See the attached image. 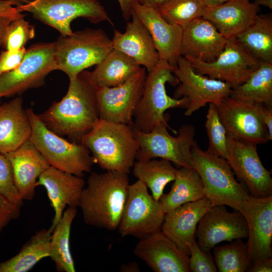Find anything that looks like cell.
I'll use <instances>...</instances> for the list:
<instances>
[{
	"instance_id": "cell-45",
	"label": "cell",
	"mask_w": 272,
	"mask_h": 272,
	"mask_svg": "<svg viewBox=\"0 0 272 272\" xmlns=\"http://www.w3.org/2000/svg\"><path fill=\"white\" fill-rule=\"evenodd\" d=\"M123 19L128 21L133 11V6L137 0H117Z\"/></svg>"
},
{
	"instance_id": "cell-21",
	"label": "cell",
	"mask_w": 272,
	"mask_h": 272,
	"mask_svg": "<svg viewBox=\"0 0 272 272\" xmlns=\"http://www.w3.org/2000/svg\"><path fill=\"white\" fill-rule=\"evenodd\" d=\"M37 186H43L47 192L54 215L51 227L59 221L66 206L77 208L85 186L83 177L50 166L39 177Z\"/></svg>"
},
{
	"instance_id": "cell-37",
	"label": "cell",
	"mask_w": 272,
	"mask_h": 272,
	"mask_svg": "<svg viewBox=\"0 0 272 272\" xmlns=\"http://www.w3.org/2000/svg\"><path fill=\"white\" fill-rule=\"evenodd\" d=\"M205 127L209 139L207 151L226 159L228 134L220 118L217 106L212 103L209 104Z\"/></svg>"
},
{
	"instance_id": "cell-18",
	"label": "cell",
	"mask_w": 272,
	"mask_h": 272,
	"mask_svg": "<svg viewBox=\"0 0 272 272\" xmlns=\"http://www.w3.org/2000/svg\"><path fill=\"white\" fill-rule=\"evenodd\" d=\"M133 253L154 271H189V255L161 230L140 239Z\"/></svg>"
},
{
	"instance_id": "cell-47",
	"label": "cell",
	"mask_w": 272,
	"mask_h": 272,
	"mask_svg": "<svg viewBox=\"0 0 272 272\" xmlns=\"http://www.w3.org/2000/svg\"><path fill=\"white\" fill-rule=\"evenodd\" d=\"M0 16V46H2L6 31L10 23L14 19L23 16Z\"/></svg>"
},
{
	"instance_id": "cell-28",
	"label": "cell",
	"mask_w": 272,
	"mask_h": 272,
	"mask_svg": "<svg viewBox=\"0 0 272 272\" xmlns=\"http://www.w3.org/2000/svg\"><path fill=\"white\" fill-rule=\"evenodd\" d=\"M141 67L125 54L113 49L93 71H87V74L97 88L113 87L124 83Z\"/></svg>"
},
{
	"instance_id": "cell-34",
	"label": "cell",
	"mask_w": 272,
	"mask_h": 272,
	"mask_svg": "<svg viewBox=\"0 0 272 272\" xmlns=\"http://www.w3.org/2000/svg\"><path fill=\"white\" fill-rule=\"evenodd\" d=\"M229 96L243 101L272 106V63L260 62L246 82L232 88Z\"/></svg>"
},
{
	"instance_id": "cell-23",
	"label": "cell",
	"mask_w": 272,
	"mask_h": 272,
	"mask_svg": "<svg viewBox=\"0 0 272 272\" xmlns=\"http://www.w3.org/2000/svg\"><path fill=\"white\" fill-rule=\"evenodd\" d=\"M131 18L123 33L114 29L111 38L113 48L125 54L150 72L159 62V54L149 31L133 11Z\"/></svg>"
},
{
	"instance_id": "cell-20",
	"label": "cell",
	"mask_w": 272,
	"mask_h": 272,
	"mask_svg": "<svg viewBox=\"0 0 272 272\" xmlns=\"http://www.w3.org/2000/svg\"><path fill=\"white\" fill-rule=\"evenodd\" d=\"M227 40L209 20L198 18L183 28L180 55L187 59L212 62L223 51Z\"/></svg>"
},
{
	"instance_id": "cell-29",
	"label": "cell",
	"mask_w": 272,
	"mask_h": 272,
	"mask_svg": "<svg viewBox=\"0 0 272 272\" xmlns=\"http://www.w3.org/2000/svg\"><path fill=\"white\" fill-rule=\"evenodd\" d=\"M205 197L202 180L194 169L180 167L177 169L170 191L163 194L159 201L167 213L177 207Z\"/></svg>"
},
{
	"instance_id": "cell-39",
	"label": "cell",
	"mask_w": 272,
	"mask_h": 272,
	"mask_svg": "<svg viewBox=\"0 0 272 272\" xmlns=\"http://www.w3.org/2000/svg\"><path fill=\"white\" fill-rule=\"evenodd\" d=\"M0 193L21 207L23 200L15 186L12 167L4 154L0 153Z\"/></svg>"
},
{
	"instance_id": "cell-7",
	"label": "cell",
	"mask_w": 272,
	"mask_h": 272,
	"mask_svg": "<svg viewBox=\"0 0 272 272\" xmlns=\"http://www.w3.org/2000/svg\"><path fill=\"white\" fill-rule=\"evenodd\" d=\"M19 12H28L34 18L53 27L61 35L73 33L71 24L78 18L98 24L111 21L104 7L98 0H10Z\"/></svg>"
},
{
	"instance_id": "cell-44",
	"label": "cell",
	"mask_w": 272,
	"mask_h": 272,
	"mask_svg": "<svg viewBox=\"0 0 272 272\" xmlns=\"http://www.w3.org/2000/svg\"><path fill=\"white\" fill-rule=\"evenodd\" d=\"M249 272L272 271V257H264L254 260L248 267Z\"/></svg>"
},
{
	"instance_id": "cell-2",
	"label": "cell",
	"mask_w": 272,
	"mask_h": 272,
	"mask_svg": "<svg viewBox=\"0 0 272 272\" xmlns=\"http://www.w3.org/2000/svg\"><path fill=\"white\" fill-rule=\"evenodd\" d=\"M128 174L116 171L92 172L80 197L84 223L114 231L118 229L126 201Z\"/></svg>"
},
{
	"instance_id": "cell-9",
	"label": "cell",
	"mask_w": 272,
	"mask_h": 272,
	"mask_svg": "<svg viewBox=\"0 0 272 272\" xmlns=\"http://www.w3.org/2000/svg\"><path fill=\"white\" fill-rule=\"evenodd\" d=\"M139 149L136 161L160 158L173 162L180 167H192L191 148L195 142L194 127L183 124L176 132L169 125L159 124L151 131L144 132L133 126Z\"/></svg>"
},
{
	"instance_id": "cell-6",
	"label": "cell",
	"mask_w": 272,
	"mask_h": 272,
	"mask_svg": "<svg viewBox=\"0 0 272 272\" xmlns=\"http://www.w3.org/2000/svg\"><path fill=\"white\" fill-rule=\"evenodd\" d=\"M53 43L57 70L70 80L99 64L113 49L111 38L100 28H86L69 35H60Z\"/></svg>"
},
{
	"instance_id": "cell-4",
	"label": "cell",
	"mask_w": 272,
	"mask_h": 272,
	"mask_svg": "<svg viewBox=\"0 0 272 272\" xmlns=\"http://www.w3.org/2000/svg\"><path fill=\"white\" fill-rule=\"evenodd\" d=\"M192 167L200 177L205 196L214 206H227L241 212L250 197L245 185L234 177L226 159L203 151L194 143L191 148Z\"/></svg>"
},
{
	"instance_id": "cell-26",
	"label": "cell",
	"mask_w": 272,
	"mask_h": 272,
	"mask_svg": "<svg viewBox=\"0 0 272 272\" xmlns=\"http://www.w3.org/2000/svg\"><path fill=\"white\" fill-rule=\"evenodd\" d=\"M260 8L249 0H232L206 7L202 17L209 20L226 39L235 38L255 21Z\"/></svg>"
},
{
	"instance_id": "cell-38",
	"label": "cell",
	"mask_w": 272,
	"mask_h": 272,
	"mask_svg": "<svg viewBox=\"0 0 272 272\" xmlns=\"http://www.w3.org/2000/svg\"><path fill=\"white\" fill-rule=\"evenodd\" d=\"M25 15L13 20L9 25L2 46L5 50L15 51L24 47L35 35V28L24 19Z\"/></svg>"
},
{
	"instance_id": "cell-14",
	"label": "cell",
	"mask_w": 272,
	"mask_h": 272,
	"mask_svg": "<svg viewBox=\"0 0 272 272\" xmlns=\"http://www.w3.org/2000/svg\"><path fill=\"white\" fill-rule=\"evenodd\" d=\"M187 60L198 73L224 82L232 88L246 82L260 62L249 54L235 38L228 39L223 51L212 62L193 59Z\"/></svg>"
},
{
	"instance_id": "cell-43",
	"label": "cell",
	"mask_w": 272,
	"mask_h": 272,
	"mask_svg": "<svg viewBox=\"0 0 272 272\" xmlns=\"http://www.w3.org/2000/svg\"><path fill=\"white\" fill-rule=\"evenodd\" d=\"M254 104L259 117L266 127L269 137L272 140V106L263 103Z\"/></svg>"
},
{
	"instance_id": "cell-17",
	"label": "cell",
	"mask_w": 272,
	"mask_h": 272,
	"mask_svg": "<svg viewBox=\"0 0 272 272\" xmlns=\"http://www.w3.org/2000/svg\"><path fill=\"white\" fill-rule=\"evenodd\" d=\"M195 236L202 251H210L217 244L248 238L245 217L239 211L229 212L224 205L212 206L197 226Z\"/></svg>"
},
{
	"instance_id": "cell-19",
	"label": "cell",
	"mask_w": 272,
	"mask_h": 272,
	"mask_svg": "<svg viewBox=\"0 0 272 272\" xmlns=\"http://www.w3.org/2000/svg\"><path fill=\"white\" fill-rule=\"evenodd\" d=\"M248 228V253L251 261L272 257V195L250 196L240 212Z\"/></svg>"
},
{
	"instance_id": "cell-8",
	"label": "cell",
	"mask_w": 272,
	"mask_h": 272,
	"mask_svg": "<svg viewBox=\"0 0 272 272\" xmlns=\"http://www.w3.org/2000/svg\"><path fill=\"white\" fill-rule=\"evenodd\" d=\"M27 111L32 127L29 140L50 166L79 177L91 171L95 162L87 148L49 130L32 108Z\"/></svg>"
},
{
	"instance_id": "cell-52",
	"label": "cell",
	"mask_w": 272,
	"mask_h": 272,
	"mask_svg": "<svg viewBox=\"0 0 272 272\" xmlns=\"http://www.w3.org/2000/svg\"></svg>"
},
{
	"instance_id": "cell-36",
	"label": "cell",
	"mask_w": 272,
	"mask_h": 272,
	"mask_svg": "<svg viewBox=\"0 0 272 272\" xmlns=\"http://www.w3.org/2000/svg\"><path fill=\"white\" fill-rule=\"evenodd\" d=\"M205 8L201 0H170L158 10L167 22L183 29L202 17Z\"/></svg>"
},
{
	"instance_id": "cell-11",
	"label": "cell",
	"mask_w": 272,
	"mask_h": 272,
	"mask_svg": "<svg viewBox=\"0 0 272 272\" xmlns=\"http://www.w3.org/2000/svg\"><path fill=\"white\" fill-rule=\"evenodd\" d=\"M165 213L160 202L150 194L140 180L129 184L126 201L117 230L122 237L138 239L161 230Z\"/></svg>"
},
{
	"instance_id": "cell-30",
	"label": "cell",
	"mask_w": 272,
	"mask_h": 272,
	"mask_svg": "<svg viewBox=\"0 0 272 272\" xmlns=\"http://www.w3.org/2000/svg\"><path fill=\"white\" fill-rule=\"evenodd\" d=\"M53 230L50 227L36 231L16 255L0 262V272H27L41 259L49 257Z\"/></svg>"
},
{
	"instance_id": "cell-15",
	"label": "cell",
	"mask_w": 272,
	"mask_h": 272,
	"mask_svg": "<svg viewBox=\"0 0 272 272\" xmlns=\"http://www.w3.org/2000/svg\"><path fill=\"white\" fill-rule=\"evenodd\" d=\"M257 145L227 137V161L238 179L252 196L261 198L272 195L271 172L263 165Z\"/></svg>"
},
{
	"instance_id": "cell-22",
	"label": "cell",
	"mask_w": 272,
	"mask_h": 272,
	"mask_svg": "<svg viewBox=\"0 0 272 272\" xmlns=\"http://www.w3.org/2000/svg\"><path fill=\"white\" fill-rule=\"evenodd\" d=\"M133 12L149 31L160 59L174 67L180 55L183 29L167 22L158 10L141 5L133 6Z\"/></svg>"
},
{
	"instance_id": "cell-31",
	"label": "cell",
	"mask_w": 272,
	"mask_h": 272,
	"mask_svg": "<svg viewBox=\"0 0 272 272\" xmlns=\"http://www.w3.org/2000/svg\"><path fill=\"white\" fill-rule=\"evenodd\" d=\"M235 39L260 62L272 63L271 15L258 14L254 22Z\"/></svg>"
},
{
	"instance_id": "cell-1",
	"label": "cell",
	"mask_w": 272,
	"mask_h": 272,
	"mask_svg": "<svg viewBox=\"0 0 272 272\" xmlns=\"http://www.w3.org/2000/svg\"><path fill=\"white\" fill-rule=\"evenodd\" d=\"M97 87L89 79L87 71L70 80L66 95L38 116L54 133L81 144L83 137L99 120Z\"/></svg>"
},
{
	"instance_id": "cell-46",
	"label": "cell",
	"mask_w": 272,
	"mask_h": 272,
	"mask_svg": "<svg viewBox=\"0 0 272 272\" xmlns=\"http://www.w3.org/2000/svg\"><path fill=\"white\" fill-rule=\"evenodd\" d=\"M21 14L12 6L10 0H0V16H19Z\"/></svg>"
},
{
	"instance_id": "cell-12",
	"label": "cell",
	"mask_w": 272,
	"mask_h": 272,
	"mask_svg": "<svg viewBox=\"0 0 272 272\" xmlns=\"http://www.w3.org/2000/svg\"><path fill=\"white\" fill-rule=\"evenodd\" d=\"M173 73L180 83L175 90L173 98L186 97L189 101L184 113L186 116L207 104L218 106L230 95L232 88L229 84L197 73L189 61L183 56L179 57Z\"/></svg>"
},
{
	"instance_id": "cell-50",
	"label": "cell",
	"mask_w": 272,
	"mask_h": 272,
	"mask_svg": "<svg viewBox=\"0 0 272 272\" xmlns=\"http://www.w3.org/2000/svg\"><path fill=\"white\" fill-rule=\"evenodd\" d=\"M206 7H212L220 5L232 0H201Z\"/></svg>"
},
{
	"instance_id": "cell-42",
	"label": "cell",
	"mask_w": 272,
	"mask_h": 272,
	"mask_svg": "<svg viewBox=\"0 0 272 272\" xmlns=\"http://www.w3.org/2000/svg\"><path fill=\"white\" fill-rule=\"evenodd\" d=\"M26 51L25 47L15 51H2L0 53V76L18 66L22 62Z\"/></svg>"
},
{
	"instance_id": "cell-5",
	"label": "cell",
	"mask_w": 272,
	"mask_h": 272,
	"mask_svg": "<svg viewBox=\"0 0 272 272\" xmlns=\"http://www.w3.org/2000/svg\"><path fill=\"white\" fill-rule=\"evenodd\" d=\"M175 67L160 59L154 68L148 72L141 99L133 113V126L137 129L148 132L159 124L168 125L165 117L166 110L188 107L189 101L187 97L175 99L166 92V83L173 86L179 83L173 73Z\"/></svg>"
},
{
	"instance_id": "cell-13",
	"label": "cell",
	"mask_w": 272,
	"mask_h": 272,
	"mask_svg": "<svg viewBox=\"0 0 272 272\" xmlns=\"http://www.w3.org/2000/svg\"><path fill=\"white\" fill-rule=\"evenodd\" d=\"M146 69L139 71L123 84L97 88L96 101L100 119L133 125V117L143 94Z\"/></svg>"
},
{
	"instance_id": "cell-51",
	"label": "cell",
	"mask_w": 272,
	"mask_h": 272,
	"mask_svg": "<svg viewBox=\"0 0 272 272\" xmlns=\"http://www.w3.org/2000/svg\"><path fill=\"white\" fill-rule=\"evenodd\" d=\"M253 3L259 7L262 6L272 10V0H255Z\"/></svg>"
},
{
	"instance_id": "cell-3",
	"label": "cell",
	"mask_w": 272,
	"mask_h": 272,
	"mask_svg": "<svg viewBox=\"0 0 272 272\" xmlns=\"http://www.w3.org/2000/svg\"><path fill=\"white\" fill-rule=\"evenodd\" d=\"M81 144L102 169L127 174L136 161L139 149L133 125L100 119L83 137Z\"/></svg>"
},
{
	"instance_id": "cell-33",
	"label": "cell",
	"mask_w": 272,
	"mask_h": 272,
	"mask_svg": "<svg viewBox=\"0 0 272 272\" xmlns=\"http://www.w3.org/2000/svg\"><path fill=\"white\" fill-rule=\"evenodd\" d=\"M132 167L133 176L150 189L158 201L164 194L166 185L175 179L177 171L171 162L162 158L135 161Z\"/></svg>"
},
{
	"instance_id": "cell-24",
	"label": "cell",
	"mask_w": 272,
	"mask_h": 272,
	"mask_svg": "<svg viewBox=\"0 0 272 272\" xmlns=\"http://www.w3.org/2000/svg\"><path fill=\"white\" fill-rule=\"evenodd\" d=\"M213 206L206 196L183 204L165 214L161 230L189 255V246L195 239L197 224Z\"/></svg>"
},
{
	"instance_id": "cell-41",
	"label": "cell",
	"mask_w": 272,
	"mask_h": 272,
	"mask_svg": "<svg viewBox=\"0 0 272 272\" xmlns=\"http://www.w3.org/2000/svg\"><path fill=\"white\" fill-rule=\"evenodd\" d=\"M21 207L0 193V232L11 221L18 218Z\"/></svg>"
},
{
	"instance_id": "cell-25",
	"label": "cell",
	"mask_w": 272,
	"mask_h": 272,
	"mask_svg": "<svg viewBox=\"0 0 272 272\" xmlns=\"http://www.w3.org/2000/svg\"><path fill=\"white\" fill-rule=\"evenodd\" d=\"M5 155L11 163L15 186L21 197L23 200H32L39 177L50 165L30 140Z\"/></svg>"
},
{
	"instance_id": "cell-48",
	"label": "cell",
	"mask_w": 272,
	"mask_h": 272,
	"mask_svg": "<svg viewBox=\"0 0 272 272\" xmlns=\"http://www.w3.org/2000/svg\"><path fill=\"white\" fill-rule=\"evenodd\" d=\"M170 0H137L138 4L159 10Z\"/></svg>"
},
{
	"instance_id": "cell-16",
	"label": "cell",
	"mask_w": 272,
	"mask_h": 272,
	"mask_svg": "<svg viewBox=\"0 0 272 272\" xmlns=\"http://www.w3.org/2000/svg\"><path fill=\"white\" fill-rule=\"evenodd\" d=\"M216 106L228 135L256 145L271 140L259 117L254 103L228 96Z\"/></svg>"
},
{
	"instance_id": "cell-49",
	"label": "cell",
	"mask_w": 272,
	"mask_h": 272,
	"mask_svg": "<svg viewBox=\"0 0 272 272\" xmlns=\"http://www.w3.org/2000/svg\"><path fill=\"white\" fill-rule=\"evenodd\" d=\"M120 270L124 272H136L140 270L138 265L133 262L123 264L121 266Z\"/></svg>"
},
{
	"instance_id": "cell-32",
	"label": "cell",
	"mask_w": 272,
	"mask_h": 272,
	"mask_svg": "<svg viewBox=\"0 0 272 272\" xmlns=\"http://www.w3.org/2000/svg\"><path fill=\"white\" fill-rule=\"evenodd\" d=\"M77 213V208L68 207L51 234L49 257L60 272L76 271L70 249V238L72 224Z\"/></svg>"
},
{
	"instance_id": "cell-40",
	"label": "cell",
	"mask_w": 272,
	"mask_h": 272,
	"mask_svg": "<svg viewBox=\"0 0 272 272\" xmlns=\"http://www.w3.org/2000/svg\"><path fill=\"white\" fill-rule=\"evenodd\" d=\"M189 270L191 272H216L218 269L210 251H202L194 239L189 246Z\"/></svg>"
},
{
	"instance_id": "cell-10",
	"label": "cell",
	"mask_w": 272,
	"mask_h": 272,
	"mask_svg": "<svg viewBox=\"0 0 272 272\" xmlns=\"http://www.w3.org/2000/svg\"><path fill=\"white\" fill-rule=\"evenodd\" d=\"M55 70L57 67L54 43L41 42L31 46L18 66L0 76V99L42 86L46 76Z\"/></svg>"
},
{
	"instance_id": "cell-35",
	"label": "cell",
	"mask_w": 272,
	"mask_h": 272,
	"mask_svg": "<svg viewBox=\"0 0 272 272\" xmlns=\"http://www.w3.org/2000/svg\"><path fill=\"white\" fill-rule=\"evenodd\" d=\"M214 261L220 272H244L251 263L247 244L241 239L213 247Z\"/></svg>"
},
{
	"instance_id": "cell-27",
	"label": "cell",
	"mask_w": 272,
	"mask_h": 272,
	"mask_svg": "<svg viewBox=\"0 0 272 272\" xmlns=\"http://www.w3.org/2000/svg\"><path fill=\"white\" fill-rule=\"evenodd\" d=\"M32 127L23 99L0 104V153L14 151L29 140Z\"/></svg>"
}]
</instances>
